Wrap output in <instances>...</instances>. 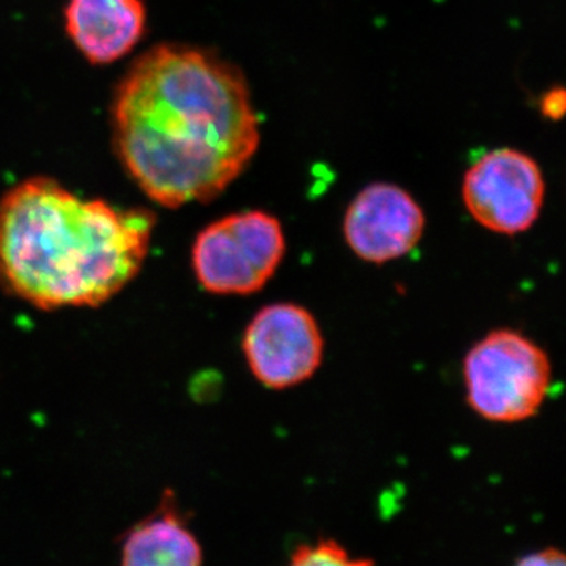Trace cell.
Returning a JSON list of instances; mask_svg holds the SVG:
<instances>
[{
  "mask_svg": "<svg viewBox=\"0 0 566 566\" xmlns=\"http://www.w3.org/2000/svg\"><path fill=\"white\" fill-rule=\"evenodd\" d=\"M253 378L271 390L303 385L322 367L324 337L314 315L300 304L260 308L243 335Z\"/></svg>",
  "mask_w": 566,
  "mask_h": 566,
  "instance_id": "obj_6",
  "label": "cell"
},
{
  "mask_svg": "<svg viewBox=\"0 0 566 566\" xmlns=\"http://www.w3.org/2000/svg\"><path fill=\"white\" fill-rule=\"evenodd\" d=\"M282 223L266 211L234 212L205 227L192 245V270L200 286L222 296L260 292L283 262Z\"/></svg>",
  "mask_w": 566,
  "mask_h": 566,
  "instance_id": "obj_4",
  "label": "cell"
},
{
  "mask_svg": "<svg viewBox=\"0 0 566 566\" xmlns=\"http://www.w3.org/2000/svg\"><path fill=\"white\" fill-rule=\"evenodd\" d=\"M286 566H375L370 558L353 556L335 539H318L297 547Z\"/></svg>",
  "mask_w": 566,
  "mask_h": 566,
  "instance_id": "obj_10",
  "label": "cell"
},
{
  "mask_svg": "<svg viewBox=\"0 0 566 566\" xmlns=\"http://www.w3.org/2000/svg\"><path fill=\"white\" fill-rule=\"evenodd\" d=\"M515 566H566V562L562 551L556 547H546L521 557Z\"/></svg>",
  "mask_w": 566,
  "mask_h": 566,
  "instance_id": "obj_11",
  "label": "cell"
},
{
  "mask_svg": "<svg viewBox=\"0 0 566 566\" xmlns=\"http://www.w3.org/2000/svg\"><path fill=\"white\" fill-rule=\"evenodd\" d=\"M155 216L33 177L0 200V283L41 311L95 307L139 274Z\"/></svg>",
  "mask_w": 566,
  "mask_h": 566,
  "instance_id": "obj_2",
  "label": "cell"
},
{
  "mask_svg": "<svg viewBox=\"0 0 566 566\" xmlns=\"http://www.w3.org/2000/svg\"><path fill=\"white\" fill-rule=\"evenodd\" d=\"M461 193L465 210L483 229L515 237L538 221L546 182L532 156L513 148H497L469 167Z\"/></svg>",
  "mask_w": 566,
  "mask_h": 566,
  "instance_id": "obj_5",
  "label": "cell"
},
{
  "mask_svg": "<svg viewBox=\"0 0 566 566\" xmlns=\"http://www.w3.org/2000/svg\"><path fill=\"white\" fill-rule=\"evenodd\" d=\"M566 111V93L564 88H553L543 96L542 114L549 120L557 122L564 117Z\"/></svg>",
  "mask_w": 566,
  "mask_h": 566,
  "instance_id": "obj_12",
  "label": "cell"
},
{
  "mask_svg": "<svg viewBox=\"0 0 566 566\" xmlns=\"http://www.w3.org/2000/svg\"><path fill=\"white\" fill-rule=\"evenodd\" d=\"M465 400L488 422L520 423L538 415L553 387L545 349L513 329H495L464 357Z\"/></svg>",
  "mask_w": 566,
  "mask_h": 566,
  "instance_id": "obj_3",
  "label": "cell"
},
{
  "mask_svg": "<svg viewBox=\"0 0 566 566\" xmlns=\"http://www.w3.org/2000/svg\"><path fill=\"white\" fill-rule=\"evenodd\" d=\"M112 129L126 172L167 208L221 196L260 145L244 74L180 44H159L133 63L115 92Z\"/></svg>",
  "mask_w": 566,
  "mask_h": 566,
  "instance_id": "obj_1",
  "label": "cell"
},
{
  "mask_svg": "<svg viewBox=\"0 0 566 566\" xmlns=\"http://www.w3.org/2000/svg\"><path fill=\"white\" fill-rule=\"evenodd\" d=\"M120 566H203V551L170 502L126 535Z\"/></svg>",
  "mask_w": 566,
  "mask_h": 566,
  "instance_id": "obj_9",
  "label": "cell"
},
{
  "mask_svg": "<svg viewBox=\"0 0 566 566\" xmlns=\"http://www.w3.org/2000/svg\"><path fill=\"white\" fill-rule=\"evenodd\" d=\"M145 24L142 0H70L65 10L66 33L93 65H109L133 51Z\"/></svg>",
  "mask_w": 566,
  "mask_h": 566,
  "instance_id": "obj_8",
  "label": "cell"
},
{
  "mask_svg": "<svg viewBox=\"0 0 566 566\" xmlns=\"http://www.w3.org/2000/svg\"><path fill=\"white\" fill-rule=\"evenodd\" d=\"M424 212L392 182H374L357 193L344 219V237L365 263L385 264L415 251L424 233Z\"/></svg>",
  "mask_w": 566,
  "mask_h": 566,
  "instance_id": "obj_7",
  "label": "cell"
}]
</instances>
